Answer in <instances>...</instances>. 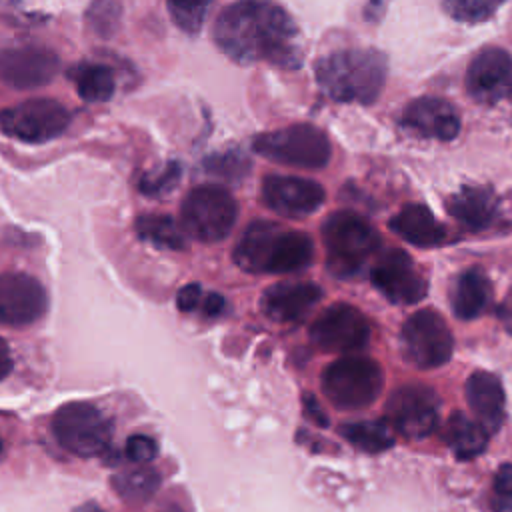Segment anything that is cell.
I'll return each instance as SVG.
<instances>
[{"label": "cell", "mask_w": 512, "mask_h": 512, "mask_svg": "<svg viewBox=\"0 0 512 512\" xmlns=\"http://www.w3.org/2000/svg\"><path fill=\"white\" fill-rule=\"evenodd\" d=\"M216 46L238 64L270 62L284 70L300 68L298 26L274 0H238L228 4L214 24Z\"/></svg>", "instance_id": "obj_1"}, {"label": "cell", "mask_w": 512, "mask_h": 512, "mask_svg": "<svg viewBox=\"0 0 512 512\" xmlns=\"http://www.w3.org/2000/svg\"><path fill=\"white\" fill-rule=\"evenodd\" d=\"M232 258L242 270L252 274H292L310 266L314 244L300 230H290L270 220H256L242 232Z\"/></svg>", "instance_id": "obj_2"}, {"label": "cell", "mask_w": 512, "mask_h": 512, "mask_svg": "<svg viewBox=\"0 0 512 512\" xmlns=\"http://www.w3.org/2000/svg\"><path fill=\"white\" fill-rule=\"evenodd\" d=\"M316 82L336 102L372 104L386 82V56L372 48L332 52L316 62Z\"/></svg>", "instance_id": "obj_3"}, {"label": "cell", "mask_w": 512, "mask_h": 512, "mask_svg": "<svg viewBox=\"0 0 512 512\" xmlns=\"http://www.w3.org/2000/svg\"><path fill=\"white\" fill-rule=\"evenodd\" d=\"M326 268L332 276L348 280L362 272L366 262L380 250V234L358 212H332L322 224Z\"/></svg>", "instance_id": "obj_4"}, {"label": "cell", "mask_w": 512, "mask_h": 512, "mask_svg": "<svg viewBox=\"0 0 512 512\" xmlns=\"http://www.w3.org/2000/svg\"><path fill=\"white\" fill-rule=\"evenodd\" d=\"M320 384L328 402L338 410H362L378 400L384 374L372 358L344 356L324 368Z\"/></svg>", "instance_id": "obj_5"}, {"label": "cell", "mask_w": 512, "mask_h": 512, "mask_svg": "<svg viewBox=\"0 0 512 512\" xmlns=\"http://www.w3.org/2000/svg\"><path fill=\"white\" fill-rule=\"evenodd\" d=\"M252 148L270 162L304 170L324 168L332 154L328 136L312 124H290L264 132L254 138Z\"/></svg>", "instance_id": "obj_6"}, {"label": "cell", "mask_w": 512, "mask_h": 512, "mask_svg": "<svg viewBox=\"0 0 512 512\" xmlns=\"http://www.w3.org/2000/svg\"><path fill=\"white\" fill-rule=\"evenodd\" d=\"M238 216L232 194L218 184L196 186L182 202V230L200 242L224 240Z\"/></svg>", "instance_id": "obj_7"}, {"label": "cell", "mask_w": 512, "mask_h": 512, "mask_svg": "<svg viewBox=\"0 0 512 512\" xmlns=\"http://www.w3.org/2000/svg\"><path fill=\"white\" fill-rule=\"evenodd\" d=\"M52 434L68 452L90 458L108 450L112 426L94 404L68 402L54 412Z\"/></svg>", "instance_id": "obj_8"}, {"label": "cell", "mask_w": 512, "mask_h": 512, "mask_svg": "<svg viewBox=\"0 0 512 512\" xmlns=\"http://www.w3.org/2000/svg\"><path fill=\"white\" fill-rule=\"evenodd\" d=\"M400 344L404 358L412 366L432 370L452 358L454 336L438 310L422 308L410 314L402 324Z\"/></svg>", "instance_id": "obj_9"}, {"label": "cell", "mask_w": 512, "mask_h": 512, "mask_svg": "<svg viewBox=\"0 0 512 512\" xmlns=\"http://www.w3.org/2000/svg\"><path fill=\"white\" fill-rule=\"evenodd\" d=\"M70 124L68 110L52 98H34L0 112V130L22 142H48L58 138Z\"/></svg>", "instance_id": "obj_10"}, {"label": "cell", "mask_w": 512, "mask_h": 512, "mask_svg": "<svg viewBox=\"0 0 512 512\" xmlns=\"http://www.w3.org/2000/svg\"><path fill=\"white\" fill-rule=\"evenodd\" d=\"M440 402L434 390L422 384L396 388L386 402V424L404 438L420 440L438 428Z\"/></svg>", "instance_id": "obj_11"}, {"label": "cell", "mask_w": 512, "mask_h": 512, "mask_svg": "<svg viewBox=\"0 0 512 512\" xmlns=\"http://www.w3.org/2000/svg\"><path fill=\"white\" fill-rule=\"evenodd\" d=\"M370 282L392 304H416L428 292V282L412 258L394 246L380 248L370 266Z\"/></svg>", "instance_id": "obj_12"}, {"label": "cell", "mask_w": 512, "mask_h": 512, "mask_svg": "<svg viewBox=\"0 0 512 512\" xmlns=\"http://www.w3.org/2000/svg\"><path fill=\"white\" fill-rule=\"evenodd\" d=\"M310 340L324 352L352 354L370 342V324L356 306L338 302L322 310L312 322Z\"/></svg>", "instance_id": "obj_13"}, {"label": "cell", "mask_w": 512, "mask_h": 512, "mask_svg": "<svg viewBox=\"0 0 512 512\" xmlns=\"http://www.w3.org/2000/svg\"><path fill=\"white\" fill-rule=\"evenodd\" d=\"M464 84L470 98L484 106L512 98V54L496 46L482 48L468 64Z\"/></svg>", "instance_id": "obj_14"}, {"label": "cell", "mask_w": 512, "mask_h": 512, "mask_svg": "<svg viewBox=\"0 0 512 512\" xmlns=\"http://www.w3.org/2000/svg\"><path fill=\"white\" fill-rule=\"evenodd\" d=\"M48 296L44 286L30 274L4 272L0 274V324L22 328L44 316Z\"/></svg>", "instance_id": "obj_15"}, {"label": "cell", "mask_w": 512, "mask_h": 512, "mask_svg": "<svg viewBox=\"0 0 512 512\" xmlns=\"http://www.w3.org/2000/svg\"><path fill=\"white\" fill-rule=\"evenodd\" d=\"M324 188L308 178L270 174L262 180L264 204L286 218H304L324 204Z\"/></svg>", "instance_id": "obj_16"}, {"label": "cell", "mask_w": 512, "mask_h": 512, "mask_svg": "<svg viewBox=\"0 0 512 512\" xmlns=\"http://www.w3.org/2000/svg\"><path fill=\"white\" fill-rule=\"evenodd\" d=\"M58 56L38 46H20L0 52V78L18 90L40 88L58 72Z\"/></svg>", "instance_id": "obj_17"}, {"label": "cell", "mask_w": 512, "mask_h": 512, "mask_svg": "<svg viewBox=\"0 0 512 512\" xmlns=\"http://www.w3.org/2000/svg\"><path fill=\"white\" fill-rule=\"evenodd\" d=\"M400 124L406 132L418 138L452 140L460 132V116L456 108L436 96H422L412 100L400 116Z\"/></svg>", "instance_id": "obj_18"}, {"label": "cell", "mask_w": 512, "mask_h": 512, "mask_svg": "<svg viewBox=\"0 0 512 512\" xmlns=\"http://www.w3.org/2000/svg\"><path fill=\"white\" fill-rule=\"evenodd\" d=\"M320 298L322 288L312 282H278L262 292L260 308L274 322H298Z\"/></svg>", "instance_id": "obj_19"}, {"label": "cell", "mask_w": 512, "mask_h": 512, "mask_svg": "<svg viewBox=\"0 0 512 512\" xmlns=\"http://www.w3.org/2000/svg\"><path fill=\"white\" fill-rule=\"evenodd\" d=\"M464 396L474 420L488 432L494 434L504 422L506 396L502 382L496 374L486 370H476L468 376L464 384Z\"/></svg>", "instance_id": "obj_20"}, {"label": "cell", "mask_w": 512, "mask_h": 512, "mask_svg": "<svg viewBox=\"0 0 512 512\" xmlns=\"http://www.w3.org/2000/svg\"><path fill=\"white\" fill-rule=\"evenodd\" d=\"M448 214L468 230H484L498 216V196L486 186H462L446 202Z\"/></svg>", "instance_id": "obj_21"}, {"label": "cell", "mask_w": 512, "mask_h": 512, "mask_svg": "<svg viewBox=\"0 0 512 512\" xmlns=\"http://www.w3.org/2000/svg\"><path fill=\"white\" fill-rule=\"evenodd\" d=\"M390 228L404 242L418 248H432L446 240L444 226L424 204H408L390 220Z\"/></svg>", "instance_id": "obj_22"}, {"label": "cell", "mask_w": 512, "mask_h": 512, "mask_svg": "<svg viewBox=\"0 0 512 512\" xmlns=\"http://www.w3.org/2000/svg\"><path fill=\"white\" fill-rule=\"evenodd\" d=\"M492 286L484 270L472 266L462 270L450 288V306L456 318L474 320L488 308Z\"/></svg>", "instance_id": "obj_23"}, {"label": "cell", "mask_w": 512, "mask_h": 512, "mask_svg": "<svg viewBox=\"0 0 512 512\" xmlns=\"http://www.w3.org/2000/svg\"><path fill=\"white\" fill-rule=\"evenodd\" d=\"M488 438L490 434L474 418L462 412H452L444 426V442L462 462L478 458L486 450Z\"/></svg>", "instance_id": "obj_24"}, {"label": "cell", "mask_w": 512, "mask_h": 512, "mask_svg": "<svg viewBox=\"0 0 512 512\" xmlns=\"http://www.w3.org/2000/svg\"><path fill=\"white\" fill-rule=\"evenodd\" d=\"M70 80H74L78 96L86 102H106L114 94V76L110 68L102 64L82 62L70 70Z\"/></svg>", "instance_id": "obj_25"}, {"label": "cell", "mask_w": 512, "mask_h": 512, "mask_svg": "<svg viewBox=\"0 0 512 512\" xmlns=\"http://www.w3.org/2000/svg\"><path fill=\"white\" fill-rule=\"evenodd\" d=\"M136 234L144 242H148L156 248H164V250H182L186 246L184 230H180L176 220L166 214L138 216L136 218Z\"/></svg>", "instance_id": "obj_26"}, {"label": "cell", "mask_w": 512, "mask_h": 512, "mask_svg": "<svg viewBox=\"0 0 512 512\" xmlns=\"http://www.w3.org/2000/svg\"><path fill=\"white\" fill-rule=\"evenodd\" d=\"M340 434L358 450L368 454H378L388 450L394 444L392 430L386 422L380 420H360L346 422L340 426Z\"/></svg>", "instance_id": "obj_27"}, {"label": "cell", "mask_w": 512, "mask_h": 512, "mask_svg": "<svg viewBox=\"0 0 512 512\" xmlns=\"http://www.w3.org/2000/svg\"><path fill=\"white\" fill-rule=\"evenodd\" d=\"M160 486V476L154 468L146 464H136L112 476V488L130 502L148 500Z\"/></svg>", "instance_id": "obj_28"}, {"label": "cell", "mask_w": 512, "mask_h": 512, "mask_svg": "<svg viewBox=\"0 0 512 512\" xmlns=\"http://www.w3.org/2000/svg\"><path fill=\"white\" fill-rule=\"evenodd\" d=\"M172 22L186 34H196L204 26L214 0H166Z\"/></svg>", "instance_id": "obj_29"}, {"label": "cell", "mask_w": 512, "mask_h": 512, "mask_svg": "<svg viewBox=\"0 0 512 512\" xmlns=\"http://www.w3.org/2000/svg\"><path fill=\"white\" fill-rule=\"evenodd\" d=\"M182 176V168L178 162H166L160 168L144 172L138 180V190L146 196H164L172 192Z\"/></svg>", "instance_id": "obj_30"}, {"label": "cell", "mask_w": 512, "mask_h": 512, "mask_svg": "<svg viewBox=\"0 0 512 512\" xmlns=\"http://www.w3.org/2000/svg\"><path fill=\"white\" fill-rule=\"evenodd\" d=\"M504 0H446L444 6L454 20L466 24H478L496 14Z\"/></svg>", "instance_id": "obj_31"}, {"label": "cell", "mask_w": 512, "mask_h": 512, "mask_svg": "<svg viewBox=\"0 0 512 512\" xmlns=\"http://www.w3.org/2000/svg\"><path fill=\"white\" fill-rule=\"evenodd\" d=\"M120 4L116 0H94L86 12L90 28L100 36H110L120 22Z\"/></svg>", "instance_id": "obj_32"}, {"label": "cell", "mask_w": 512, "mask_h": 512, "mask_svg": "<svg viewBox=\"0 0 512 512\" xmlns=\"http://www.w3.org/2000/svg\"><path fill=\"white\" fill-rule=\"evenodd\" d=\"M250 162L240 154V152H226L222 156H212L206 160V170L216 174V176H222V178H228V180H234V178H240L246 174Z\"/></svg>", "instance_id": "obj_33"}, {"label": "cell", "mask_w": 512, "mask_h": 512, "mask_svg": "<svg viewBox=\"0 0 512 512\" xmlns=\"http://www.w3.org/2000/svg\"><path fill=\"white\" fill-rule=\"evenodd\" d=\"M492 510L512 512V464H502L492 482Z\"/></svg>", "instance_id": "obj_34"}, {"label": "cell", "mask_w": 512, "mask_h": 512, "mask_svg": "<svg viewBox=\"0 0 512 512\" xmlns=\"http://www.w3.org/2000/svg\"><path fill=\"white\" fill-rule=\"evenodd\" d=\"M126 456L128 460H132L134 464H148L156 458L158 454V448H156V442L150 438V436H144V434H134L126 440Z\"/></svg>", "instance_id": "obj_35"}, {"label": "cell", "mask_w": 512, "mask_h": 512, "mask_svg": "<svg viewBox=\"0 0 512 512\" xmlns=\"http://www.w3.org/2000/svg\"><path fill=\"white\" fill-rule=\"evenodd\" d=\"M176 304H178V308L182 312H192V310L200 308V304H202V288L198 284H186L184 288L178 290Z\"/></svg>", "instance_id": "obj_36"}, {"label": "cell", "mask_w": 512, "mask_h": 512, "mask_svg": "<svg viewBox=\"0 0 512 512\" xmlns=\"http://www.w3.org/2000/svg\"><path fill=\"white\" fill-rule=\"evenodd\" d=\"M302 406H304V414L316 424V426H328V418L324 414V410L320 408L318 400L312 394H304L302 396Z\"/></svg>", "instance_id": "obj_37"}, {"label": "cell", "mask_w": 512, "mask_h": 512, "mask_svg": "<svg viewBox=\"0 0 512 512\" xmlns=\"http://www.w3.org/2000/svg\"><path fill=\"white\" fill-rule=\"evenodd\" d=\"M202 312L206 314V316H210V318H214V316H220L222 312H224V306H226V302H224V298L220 296V294H216V292H210L208 296H204L202 298Z\"/></svg>", "instance_id": "obj_38"}, {"label": "cell", "mask_w": 512, "mask_h": 512, "mask_svg": "<svg viewBox=\"0 0 512 512\" xmlns=\"http://www.w3.org/2000/svg\"><path fill=\"white\" fill-rule=\"evenodd\" d=\"M498 318H500L502 326L506 328V332L512 334V288L508 290V294L504 296V300L498 306Z\"/></svg>", "instance_id": "obj_39"}, {"label": "cell", "mask_w": 512, "mask_h": 512, "mask_svg": "<svg viewBox=\"0 0 512 512\" xmlns=\"http://www.w3.org/2000/svg\"><path fill=\"white\" fill-rule=\"evenodd\" d=\"M12 370V356L8 344L0 338V380H4Z\"/></svg>", "instance_id": "obj_40"}, {"label": "cell", "mask_w": 512, "mask_h": 512, "mask_svg": "<svg viewBox=\"0 0 512 512\" xmlns=\"http://www.w3.org/2000/svg\"><path fill=\"white\" fill-rule=\"evenodd\" d=\"M74 512H106V510H102L98 504H94V502H86V504H82V506H78Z\"/></svg>", "instance_id": "obj_41"}]
</instances>
